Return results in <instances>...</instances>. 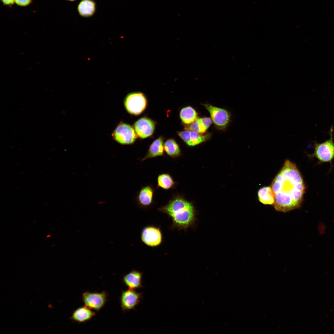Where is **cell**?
<instances>
[{"instance_id": "obj_21", "label": "cell", "mask_w": 334, "mask_h": 334, "mask_svg": "<svg viewBox=\"0 0 334 334\" xmlns=\"http://www.w3.org/2000/svg\"><path fill=\"white\" fill-rule=\"evenodd\" d=\"M176 182L169 173L159 174L157 178V186L165 190L173 188L175 186Z\"/></svg>"}, {"instance_id": "obj_4", "label": "cell", "mask_w": 334, "mask_h": 334, "mask_svg": "<svg viewBox=\"0 0 334 334\" xmlns=\"http://www.w3.org/2000/svg\"><path fill=\"white\" fill-rule=\"evenodd\" d=\"M202 105L209 113L212 122L216 127L220 130H225L230 121V113L225 109L209 104Z\"/></svg>"}, {"instance_id": "obj_3", "label": "cell", "mask_w": 334, "mask_h": 334, "mask_svg": "<svg viewBox=\"0 0 334 334\" xmlns=\"http://www.w3.org/2000/svg\"><path fill=\"white\" fill-rule=\"evenodd\" d=\"M332 129H331L330 138L322 143L315 142L314 144V152L310 156L316 158L319 162L330 163L334 159V142L333 141Z\"/></svg>"}, {"instance_id": "obj_2", "label": "cell", "mask_w": 334, "mask_h": 334, "mask_svg": "<svg viewBox=\"0 0 334 334\" xmlns=\"http://www.w3.org/2000/svg\"><path fill=\"white\" fill-rule=\"evenodd\" d=\"M158 210L171 219L173 229H186L193 225L195 220L193 205L179 195L173 196L167 204Z\"/></svg>"}, {"instance_id": "obj_1", "label": "cell", "mask_w": 334, "mask_h": 334, "mask_svg": "<svg viewBox=\"0 0 334 334\" xmlns=\"http://www.w3.org/2000/svg\"><path fill=\"white\" fill-rule=\"evenodd\" d=\"M271 186L275 194L273 205L276 211L286 212L301 206L306 186L295 164L286 160Z\"/></svg>"}, {"instance_id": "obj_6", "label": "cell", "mask_w": 334, "mask_h": 334, "mask_svg": "<svg viewBox=\"0 0 334 334\" xmlns=\"http://www.w3.org/2000/svg\"><path fill=\"white\" fill-rule=\"evenodd\" d=\"M143 298L142 293H138L135 290L128 289L122 291L119 302L122 310L123 312L135 310V307Z\"/></svg>"}, {"instance_id": "obj_10", "label": "cell", "mask_w": 334, "mask_h": 334, "mask_svg": "<svg viewBox=\"0 0 334 334\" xmlns=\"http://www.w3.org/2000/svg\"><path fill=\"white\" fill-rule=\"evenodd\" d=\"M178 136L188 146H193L207 141L210 138L209 133L201 134L185 130L178 132Z\"/></svg>"}, {"instance_id": "obj_13", "label": "cell", "mask_w": 334, "mask_h": 334, "mask_svg": "<svg viewBox=\"0 0 334 334\" xmlns=\"http://www.w3.org/2000/svg\"><path fill=\"white\" fill-rule=\"evenodd\" d=\"M85 306L74 310L70 319L72 322L78 323H85L90 321L96 314V312Z\"/></svg>"}, {"instance_id": "obj_24", "label": "cell", "mask_w": 334, "mask_h": 334, "mask_svg": "<svg viewBox=\"0 0 334 334\" xmlns=\"http://www.w3.org/2000/svg\"><path fill=\"white\" fill-rule=\"evenodd\" d=\"M67 0L69 1H75L76 0Z\"/></svg>"}, {"instance_id": "obj_14", "label": "cell", "mask_w": 334, "mask_h": 334, "mask_svg": "<svg viewBox=\"0 0 334 334\" xmlns=\"http://www.w3.org/2000/svg\"><path fill=\"white\" fill-rule=\"evenodd\" d=\"M154 194V189L151 186L142 187L137 198L139 205L143 208H147L151 205L153 203Z\"/></svg>"}, {"instance_id": "obj_9", "label": "cell", "mask_w": 334, "mask_h": 334, "mask_svg": "<svg viewBox=\"0 0 334 334\" xmlns=\"http://www.w3.org/2000/svg\"><path fill=\"white\" fill-rule=\"evenodd\" d=\"M135 129L130 125L126 123L118 125L113 133L114 139L122 144H130L134 142L137 138Z\"/></svg>"}, {"instance_id": "obj_20", "label": "cell", "mask_w": 334, "mask_h": 334, "mask_svg": "<svg viewBox=\"0 0 334 334\" xmlns=\"http://www.w3.org/2000/svg\"><path fill=\"white\" fill-rule=\"evenodd\" d=\"M164 150L169 157L176 158L180 155L181 150L178 144L173 139L167 140L164 143Z\"/></svg>"}, {"instance_id": "obj_18", "label": "cell", "mask_w": 334, "mask_h": 334, "mask_svg": "<svg viewBox=\"0 0 334 334\" xmlns=\"http://www.w3.org/2000/svg\"><path fill=\"white\" fill-rule=\"evenodd\" d=\"M258 195L259 201L263 204L274 205L275 194L271 186H265L260 189L258 192Z\"/></svg>"}, {"instance_id": "obj_19", "label": "cell", "mask_w": 334, "mask_h": 334, "mask_svg": "<svg viewBox=\"0 0 334 334\" xmlns=\"http://www.w3.org/2000/svg\"><path fill=\"white\" fill-rule=\"evenodd\" d=\"M180 116L182 122L185 125L191 123L198 118L196 111L190 106L183 108L180 112Z\"/></svg>"}, {"instance_id": "obj_23", "label": "cell", "mask_w": 334, "mask_h": 334, "mask_svg": "<svg viewBox=\"0 0 334 334\" xmlns=\"http://www.w3.org/2000/svg\"><path fill=\"white\" fill-rule=\"evenodd\" d=\"M2 2L5 5H9L13 4L15 0H1Z\"/></svg>"}, {"instance_id": "obj_15", "label": "cell", "mask_w": 334, "mask_h": 334, "mask_svg": "<svg viewBox=\"0 0 334 334\" xmlns=\"http://www.w3.org/2000/svg\"><path fill=\"white\" fill-rule=\"evenodd\" d=\"M212 122L211 118L204 117L198 118L191 123L185 125V130L194 131L201 134L205 133Z\"/></svg>"}, {"instance_id": "obj_7", "label": "cell", "mask_w": 334, "mask_h": 334, "mask_svg": "<svg viewBox=\"0 0 334 334\" xmlns=\"http://www.w3.org/2000/svg\"><path fill=\"white\" fill-rule=\"evenodd\" d=\"M108 296L105 291L101 293L86 291L82 293V300L85 306L98 312L105 306Z\"/></svg>"}, {"instance_id": "obj_8", "label": "cell", "mask_w": 334, "mask_h": 334, "mask_svg": "<svg viewBox=\"0 0 334 334\" xmlns=\"http://www.w3.org/2000/svg\"><path fill=\"white\" fill-rule=\"evenodd\" d=\"M141 238L145 244L152 247L160 245L163 241L162 234L160 228L151 225L147 226L142 229Z\"/></svg>"}, {"instance_id": "obj_22", "label": "cell", "mask_w": 334, "mask_h": 334, "mask_svg": "<svg viewBox=\"0 0 334 334\" xmlns=\"http://www.w3.org/2000/svg\"><path fill=\"white\" fill-rule=\"evenodd\" d=\"M32 0H15V2L18 5L24 6L29 5Z\"/></svg>"}, {"instance_id": "obj_11", "label": "cell", "mask_w": 334, "mask_h": 334, "mask_svg": "<svg viewBox=\"0 0 334 334\" xmlns=\"http://www.w3.org/2000/svg\"><path fill=\"white\" fill-rule=\"evenodd\" d=\"M155 126V123L152 120L146 117H143L135 123L134 127L137 136L141 138L144 139L153 134Z\"/></svg>"}, {"instance_id": "obj_17", "label": "cell", "mask_w": 334, "mask_h": 334, "mask_svg": "<svg viewBox=\"0 0 334 334\" xmlns=\"http://www.w3.org/2000/svg\"><path fill=\"white\" fill-rule=\"evenodd\" d=\"M96 9V3L93 0H82L77 6L79 15L84 17H88L93 15Z\"/></svg>"}, {"instance_id": "obj_16", "label": "cell", "mask_w": 334, "mask_h": 334, "mask_svg": "<svg viewBox=\"0 0 334 334\" xmlns=\"http://www.w3.org/2000/svg\"><path fill=\"white\" fill-rule=\"evenodd\" d=\"M164 139L160 137L154 141L149 147L145 156L142 158L141 161L148 159L154 158L164 155Z\"/></svg>"}, {"instance_id": "obj_12", "label": "cell", "mask_w": 334, "mask_h": 334, "mask_svg": "<svg viewBox=\"0 0 334 334\" xmlns=\"http://www.w3.org/2000/svg\"><path fill=\"white\" fill-rule=\"evenodd\" d=\"M143 274V272L133 269L123 276L122 281L129 289L135 290L143 288L142 285Z\"/></svg>"}, {"instance_id": "obj_5", "label": "cell", "mask_w": 334, "mask_h": 334, "mask_svg": "<svg viewBox=\"0 0 334 334\" xmlns=\"http://www.w3.org/2000/svg\"><path fill=\"white\" fill-rule=\"evenodd\" d=\"M124 105L130 113L137 115L145 109L147 101L144 94L141 92H135L128 94L126 97Z\"/></svg>"}]
</instances>
